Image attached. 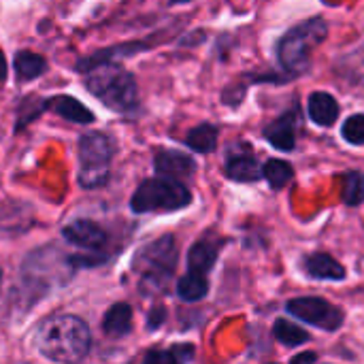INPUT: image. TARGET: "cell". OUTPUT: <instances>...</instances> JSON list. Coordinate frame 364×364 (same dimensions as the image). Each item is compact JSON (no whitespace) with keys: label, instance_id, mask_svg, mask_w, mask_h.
Returning a JSON list of instances; mask_svg holds the SVG:
<instances>
[{"label":"cell","instance_id":"cell-23","mask_svg":"<svg viewBox=\"0 0 364 364\" xmlns=\"http://www.w3.org/2000/svg\"><path fill=\"white\" fill-rule=\"evenodd\" d=\"M343 200L348 207H360L364 203V173L350 171L343 177Z\"/></svg>","mask_w":364,"mask_h":364},{"label":"cell","instance_id":"cell-5","mask_svg":"<svg viewBox=\"0 0 364 364\" xmlns=\"http://www.w3.org/2000/svg\"><path fill=\"white\" fill-rule=\"evenodd\" d=\"M177 264V243L175 237L166 235L149 245H145L134 258V271L141 277V286L149 290H160L171 279Z\"/></svg>","mask_w":364,"mask_h":364},{"label":"cell","instance_id":"cell-19","mask_svg":"<svg viewBox=\"0 0 364 364\" xmlns=\"http://www.w3.org/2000/svg\"><path fill=\"white\" fill-rule=\"evenodd\" d=\"M194 348L192 346H175L171 350H151L141 364H186L192 360Z\"/></svg>","mask_w":364,"mask_h":364},{"label":"cell","instance_id":"cell-13","mask_svg":"<svg viewBox=\"0 0 364 364\" xmlns=\"http://www.w3.org/2000/svg\"><path fill=\"white\" fill-rule=\"evenodd\" d=\"M43 109H49L55 115H60V117H64L68 122H75V124L94 122V113L73 96H53L49 100H43Z\"/></svg>","mask_w":364,"mask_h":364},{"label":"cell","instance_id":"cell-8","mask_svg":"<svg viewBox=\"0 0 364 364\" xmlns=\"http://www.w3.org/2000/svg\"><path fill=\"white\" fill-rule=\"evenodd\" d=\"M156 171L164 177V179H173V181H179L186 179V177H192L194 171H196V162L192 156L188 154H181V151H175V149H162L156 154Z\"/></svg>","mask_w":364,"mask_h":364},{"label":"cell","instance_id":"cell-11","mask_svg":"<svg viewBox=\"0 0 364 364\" xmlns=\"http://www.w3.org/2000/svg\"><path fill=\"white\" fill-rule=\"evenodd\" d=\"M296 119H299V115L292 111V113H286V115L277 117L275 122H271L264 128L267 141L279 151H292L296 145Z\"/></svg>","mask_w":364,"mask_h":364},{"label":"cell","instance_id":"cell-17","mask_svg":"<svg viewBox=\"0 0 364 364\" xmlns=\"http://www.w3.org/2000/svg\"><path fill=\"white\" fill-rule=\"evenodd\" d=\"M47 70V62L43 55L32 53V51H17L15 55V75L21 81H30L41 77Z\"/></svg>","mask_w":364,"mask_h":364},{"label":"cell","instance_id":"cell-15","mask_svg":"<svg viewBox=\"0 0 364 364\" xmlns=\"http://www.w3.org/2000/svg\"><path fill=\"white\" fill-rule=\"evenodd\" d=\"M307 109H309L311 122H316L318 126H324V128L333 126L339 117V102L326 92H314L309 96Z\"/></svg>","mask_w":364,"mask_h":364},{"label":"cell","instance_id":"cell-4","mask_svg":"<svg viewBox=\"0 0 364 364\" xmlns=\"http://www.w3.org/2000/svg\"><path fill=\"white\" fill-rule=\"evenodd\" d=\"M192 203L190 190L173 179L156 177L145 179L136 192L132 194L130 207L134 213H151V211H179Z\"/></svg>","mask_w":364,"mask_h":364},{"label":"cell","instance_id":"cell-7","mask_svg":"<svg viewBox=\"0 0 364 364\" xmlns=\"http://www.w3.org/2000/svg\"><path fill=\"white\" fill-rule=\"evenodd\" d=\"M286 309H288V314H292L301 322L314 324V326H318L322 331H328V333L341 328V324L346 320V314L339 307L331 305L328 301H324L320 296L292 299V301H288Z\"/></svg>","mask_w":364,"mask_h":364},{"label":"cell","instance_id":"cell-26","mask_svg":"<svg viewBox=\"0 0 364 364\" xmlns=\"http://www.w3.org/2000/svg\"><path fill=\"white\" fill-rule=\"evenodd\" d=\"M316 360H318V356L314 352H303V354L294 356L290 364H316Z\"/></svg>","mask_w":364,"mask_h":364},{"label":"cell","instance_id":"cell-1","mask_svg":"<svg viewBox=\"0 0 364 364\" xmlns=\"http://www.w3.org/2000/svg\"><path fill=\"white\" fill-rule=\"evenodd\" d=\"M34 346L51 363H79L90 350V328L77 316H53L36 328Z\"/></svg>","mask_w":364,"mask_h":364},{"label":"cell","instance_id":"cell-2","mask_svg":"<svg viewBox=\"0 0 364 364\" xmlns=\"http://www.w3.org/2000/svg\"><path fill=\"white\" fill-rule=\"evenodd\" d=\"M326 34L328 23L322 17H311L288 30L277 43V58L284 70L292 75L305 73L311 64V53L322 45Z\"/></svg>","mask_w":364,"mask_h":364},{"label":"cell","instance_id":"cell-12","mask_svg":"<svg viewBox=\"0 0 364 364\" xmlns=\"http://www.w3.org/2000/svg\"><path fill=\"white\" fill-rule=\"evenodd\" d=\"M222 245H224V241H220V239H200L198 243H194L190 254H188L190 273L205 277L211 271V267L215 264Z\"/></svg>","mask_w":364,"mask_h":364},{"label":"cell","instance_id":"cell-28","mask_svg":"<svg viewBox=\"0 0 364 364\" xmlns=\"http://www.w3.org/2000/svg\"><path fill=\"white\" fill-rule=\"evenodd\" d=\"M0 284H2V271H0Z\"/></svg>","mask_w":364,"mask_h":364},{"label":"cell","instance_id":"cell-20","mask_svg":"<svg viewBox=\"0 0 364 364\" xmlns=\"http://www.w3.org/2000/svg\"><path fill=\"white\" fill-rule=\"evenodd\" d=\"M273 335H275V339L279 343H284L288 348H299V346H305L309 341V333L305 328H301V326H296V324H292V322H288L284 318L275 320Z\"/></svg>","mask_w":364,"mask_h":364},{"label":"cell","instance_id":"cell-21","mask_svg":"<svg viewBox=\"0 0 364 364\" xmlns=\"http://www.w3.org/2000/svg\"><path fill=\"white\" fill-rule=\"evenodd\" d=\"M207 292H209V282H207V277L196 275V273L183 275V277L179 279V284H177V294H179L183 301H188V303H196V301L205 299Z\"/></svg>","mask_w":364,"mask_h":364},{"label":"cell","instance_id":"cell-16","mask_svg":"<svg viewBox=\"0 0 364 364\" xmlns=\"http://www.w3.org/2000/svg\"><path fill=\"white\" fill-rule=\"evenodd\" d=\"M102 328H105L107 335H113V337H122V335L130 333V328H132V309H130V305H126V303L113 305L105 314Z\"/></svg>","mask_w":364,"mask_h":364},{"label":"cell","instance_id":"cell-10","mask_svg":"<svg viewBox=\"0 0 364 364\" xmlns=\"http://www.w3.org/2000/svg\"><path fill=\"white\" fill-rule=\"evenodd\" d=\"M303 271L311 279H324V282H343L346 279V267L337 262L328 254H309L301 262Z\"/></svg>","mask_w":364,"mask_h":364},{"label":"cell","instance_id":"cell-25","mask_svg":"<svg viewBox=\"0 0 364 364\" xmlns=\"http://www.w3.org/2000/svg\"><path fill=\"white\" fill-rule=\"evenodd\" d=\"M164 320H166V311L162 307H154L149 311V316H147V328L149 331H158L164 324Z\"/></svg>","mask_w":364,"mask_h":364},{"label":"cell","instance_id":"cell-3","mask_svg":"<svg viewBox=\"0 0 364 364\" xmlns=\"http://www.w3.org/2000/svg\"><path fill=\"white\" fill-rule=\"evenodd\" d=\"M85 87L113 111H132L139 100L134 77L117 64H100L85 77Z\"/></svg>","mask_w":364,"mask_h":364},{"label":"cell","instance_id":"cell-24","mask_svg":"<svg viewBox=\"0 0 364 364\" xmlns=\"http://www.w3.org/2000/svg\"><path fill=\"white\" fill-rule=\"evenodd\" d=\"M341 134L350 145H364V113L348 117L341 128Z\"/></svg>","mask_w":364,"mask_h":364},{"label":"cell","instance_id":"cell-22","mask_svg":"<svg viewBox=\"0 0 364 364\" xmlns=\"http://www.w3.org/2000/svg\"><path fill=\"white\" fill-rule=\"evenodd\" d=\"M262 177L269 181V186L273 190H282L286 183L292 181L294 177V168L290 162L286 160H269L264 166H262Z\"/></svg>","mask_w":364,"mask_h":364},{"label":"cell","instance_id":"cell-27","mask_svg":"<svg viewBox=\"0 0 364 364\" xmlns=\"http://www.w3.org/2000/svg\"><path fill=\"white\" fill-rule=\"evenodd\" d=\"M4 79H6V60H4V53L0 49V81H4Z\"/></svg>","mask_w":364,"mask_h":364},{"label":"cell","instance_id":"cell-18","mask_svg":"<svg viewBox=\"0 0 364 364\" xmlns=\"http://www.w3.org/2000/svg\"><path fill=\"white\" fill-rule=\"evenodd\" d=\"M186 143L190 149L198 151V154H209L215 149L218 145V128L211 124H200L196 128H192L186 136Z\"/></svg>","mask_w":364,"mask_h":364},{"label":"cell","instance_id":"cell-14","mask_svg":"<svg viewBox=\"0 0 364 364\" xmlns=\"http://www.w3.org/2000/svg\"><path fill=\"white\" fill-rule=\"evenodd\" d=\"M226 177L239 183H252L262 177V166L252 154H232L226 160Z\"/></svg>","mask_w":364,"mask_h":364},{"label":"cell","instance_id":"cell-9","mask_svg":"<svg viewBox=\"0 0 364 364\" xmlns=\"http://www.w3.org/2000/svg\"><path fill=\"white\" fill-rule=\"evenodd\" d=\"M62 235L68 243H73L77 247H85V250H98L107 241V232L90 220L70 222L68 226H64Z\"/></svg>","mask_w":364,"mask_h":364},{"label":"cell","instance_id":"cell-6","mask_svg":"<svg viewBox=\"0 0 364 364\" xmlns=\"http://www.w3.org/2000/svg\"><path fill=\"white\" fill-rule=\"evenodd\" d=\"M113 141L102 132H87L79 139V183L85 190L102 188L109 181Z\"/></svg>","mask_w":364,"mask_h":364}]
</instances>
